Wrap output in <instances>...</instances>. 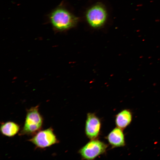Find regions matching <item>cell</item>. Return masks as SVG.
Returning a JSON list of instances; mask_svg holds the SVG:
<instances>
[{"label": "cell", "instance_id": "obj_1", "mask_svg": "<svg viewBox=\"0 0 160 160\" xmlns=\"http://www.w3.org/2000/svg\"><path fill=\"white\" fill-rule=\"evenodd\" d=\"M50 20L54 29L62 31L74 26L78 21L77 18L65 9L57 8L51 13Z\"/></svg>", "mask_w": 160, "mask_h": 160}, {"label": "cell", "instance_id": "obj_2", "mask_svg": "<svg viewBox=\"0 0 160 160\" xmlns=\"http://www.w3.org/2000/svg\"><path fill=\"white\" fill-rule=\"evenodd\" d=\"M43 120L39 111V106L31 108L27 111L24 125L19 135H34L40 130Z\"/></svg>", "mask_w": 160, "mask_h": 160}, {"label": "cell", "instance_id": "obj_3", "mask_svg": "<svg viewBox=\"0 0 160 160\" xmlns=\"http://www.w3.org/2000/svg\"><path fill=\"white\" fill-rule=\"evenodd\" d=\"M107 144L98 139L90 140L78 151L82 159L91 160L95 159L106 151Z\"/></svg>", "mask_w": 160, "mask_h": 160}, {"label": "cell", "instance_id": "obj_4", "mask_svg": "<svg viewBox=\"0 0 160 160\" xmlns=\"http://www.w3.org/2000/svg\"><path fill=\"white\" fill-rule=\"evenodd\" d=\"M28 141L40 148L49 147L59 143L51 127L39 131Z\"/></svg>", "mask_w": 160, "mask_h": 160}, {"label": "cell", "instance_id": "obj_5", "mask_svg": "<svg viewBox=\"0 0 160 160\" xmlns=\"http://www.w3.org/2000/svg\"><path fill=\"white\" fill-rule=\"evenodd\" d=\"M106 12L104 7L101 4H97L88 11L86 14L87 20L93 27L98 28L102 26L106 18Z\"/></svg>", "mask_w": 160, "mask_h": 160}, {"label": "cell", "instance_id": "obj_6", "mask_svg": "<svg viewBox=\"0 0 160 160\" xmlns=\"http://www.w3.org/2000/svg\"><path fill=\"white\" fill-rule=\"evenodd\" d=\"M101 127V120L95 114L88 113L85 127L86 136L90 140L97 139L100 135Z\"/></svg>", "mask_w": 160, "mask_h": 160}, {"label": "cell", "instance_id": "obj_7", "mask_svg": "<svg viewBox=\"0 0 160 160\" xmlns=\"http://www.w3.org/2000/svg\"><path fill=\"white\" fill-rule=\"evenodd\" d=\"M106 138L112 148L122 147L126 143L123 130L116 127L108 134Z\"/></svg>", "mask_w": 160, "mask_h": 160}, {"label": "cell", "instance_id": "obj_8", "mask_svg": "<svg viewBox=\"0 0 160 160\" xmlns=\"http://www.w3.org/2000/svg\"><path fill=\"white\" fill-rule=\"evenodd\" d=\"M132 119V114L131 111L129 109H125L116 115L115 123L116 127L123 130L130 124Z\"/></svg>", "mask_w": 160, "mask_h": 160}, {"label": "cell", "instance_id": "obj_9", "mask_svg": "<svg viewBox=\"0 0 160 160\" xmlns=\"http://www.w3.org/2000/svg\"><path fill=\"white\" fill-rule=\"evenodd\" d=\"M0 131L3 135L12 137L15 135L19 132V126L15 123L9 121L2 123L0 127Z\"/></svg>", "mask_w": 160, "mask_h": 160}]
</instances>
